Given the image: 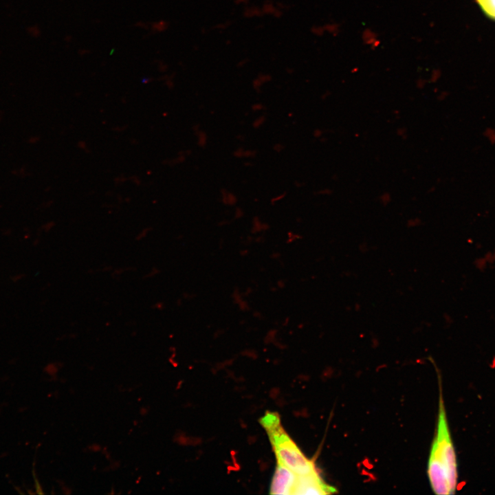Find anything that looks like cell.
Masks as SVG:
<instances>
[{
	"mask_svg": "<svg viewBox=\"0 0 495 495\" xmlns=\"http://www.w3.org/2000/svg\"><path fill=\"white\" fill-rule=\"evenodd\" d=\"M267 432L278 463L297 475H307L316 472L313 462L305 457L281 425Z\"/></svg>",
	"mask_w": 495,
	"mask_h": 495,
	"instance_id": "cell-1",
	"label": "cell"
},
{
	"mask_svg": "<svg viewBox=\"0 0 495 495\" xmlns=\"http://www.w3.org/2000/svg\"><path fill=\"white\" fill-rule=\"evenodd\" d=\"M431 448L434 450L443 465L447 474L451 493L454 494L457 483V465L442 399L439 405L437 436Z\"/></svg>",
	"mask_w": 495,
	"mask_h": 495,
	"instance_id": "cell-2",
	"label": "cell"
},
{
	"mask_svg": "<svg viewBox=\"0 0 495 495\" xmlns=\"http://www.w3.org/2000/svg\"><path fill=\"white\" fill-rule=\"evenodd\" d=\"M336 489L325 484L317 472L307 475H298L293 494H328L336 492Z\"/></svg>",
	"mask_w": 495,
	"mask_h": 495,
	"instance_id": "cell-3",
	"label": "cell"
},
{
	"mask_svg": "<svg viewBox=\"0 0 495 495\" xmlns=\"http://www.w3.org/2000/svg\"><path fill=\"white\" fill-rule=\"evenodd\" d=\"M428 476L432 488L435 494H452L446 472L434 450L432 448L428 462Z\"/></svg>",
	"mask_w": 495,
	"mask_h": 495,
	"instance_id": "cell-4",
	"label": "cell"
},
{
	"mask_svg": "<svg viewBox=\"0 0 495 495\" xmlns=\"http://www.w3.org/2000/svg\"><path fill=\"white\" fill-rule=\"evenodd\" d=\"M297 476L296 474L278 463L270 487V494H293Z\"/></svg>",
	"mask_w": 495,
	"mask_h": 495,
	"instance_id": "cell-5",
	"label": "cell"
},
{
	"mask_svg": "<svg viewBox=\"0 0 495 495\" xmlns=\"http://www.w3.org/2000/svg\"><path fill=\"white\" fill-rule=\"evenodd\" d=\"M260 423L268 432L280 425V417L276 412H267L260 419Z\"/></svg>",
	"mask_w": 495,
	"mask_h": 495,
	"instance_id": "cell-6",
	"label": "cell"
},
{
	"mask_svg": "<svg viewBox=\"0 0 495 495\" xmlns=\"http://www.w3.org/2000/svg\"><path fill=\"white\" fill-rule=\"evenodd\" d=\"M486 16L495 20V0H476Z\"/></svg>",
	"mask_w": 495,
	"mask_h": 495,
	"instance_id": "cell-7",
	"label": "cell"
},
{
	"mask_svg": "<svg viewBox=\"0 0 495 495\" xmlns=\"http://www.w3.org/2000/svg\"><path fill=\"white\" fill-rule=\"evenodd\" d=\"M381 200L384 202H387L390 200V195L388 192L382 194L381 196Z\"/></svg>",
	"mask_w": 495,
	"mask_h": 495,
	"instance_id": "cell-8",
	"label": "cell"
},
{
	"mask_svg": "<svg viewBox=\"0 0 495 495\" xmlns=\"http://www.w3.org/2000/svg\"><path fill=\"white\" fill-rule=\"evenodd\" d=\"M406 129L404 128H400L397 129V134L399 136L403 137L406 134Z\"/></svg>",
	"mask_w": 495,
	"mask_h": 495,
	"instance_id": "cell-9",
	"label": "cell"
}]
</instances>
